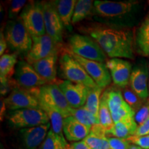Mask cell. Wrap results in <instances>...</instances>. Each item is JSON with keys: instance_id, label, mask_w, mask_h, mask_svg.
Segmentation results:
<instances>
[{"instance_id": "1", "label": "cell", "mask_w": 149, "mask_h": 149, "mask_svg": "<svg viewBox=\"0 0 149 149\" xmlns=\"http://www.w3.org/2000/svg\"><path fill=\"white\" fill-rule=\"evenodd\" d=\"M88 33L111 59H134L133 36L130 30L97 26L89 29Z\"/></svg>"}, {"instance_id": "2", "label": "cell", "mask_w": 149, "mask_h": 149, "mask_svg": "<svg viewBox=\"0 0 149 149\" xmlns=\"http://www.w3.org/2000/svg\"><path fill=\"white\" fill-rule=\"evenodd\" d=\"M30 90L36 97L39 104L47 106L62 115L64 118L71 116L72 108L67 102L64 95L57 84H47L42 86Z\"/></svg>"}, {"instance_id": "3", "label": "cell", "mask_w": 149, "mask_h": 149, "mask_svg": "<svg viewBox=\"0 0 149 149\" xmlns=\"http://www.w3.org/2000/svg\"><path fill=\"white\" fill-rule=\"evenodd\" d=\"M70 53L88 60L103 63L107 55L93 39L86 35H72L68 40Z\"/></svg>"}, {"instance_id": "4", "label": "cell", "mask_w": 149, "mask_h": 149, "mask_svg": "<svg viewBox=\"0 0 149 149\" xmlns=\"http://www.w3.org/2000/svg\"><path fill=\"white\" fill-rule=\"evenodd\" d=\"M59 65L63 76L68 81L84 85L89 88L98 86L87 73L84 68L69 52H65L61 55L59 58Z\"/></svg>"}, {"instance_id": "5", "label": "cell", "mask_w": 149, "mask_h": 149, "mask_svg": "<svg viewBox=\"0 0 149 149\" xmlns=\"http://www.w3.org/2000/svg\"><path fill=\"white\" fill-rule=\"evenodd\" d=\"M4 35L9 46L17 52L28 53L32 47V37L20 17L8 22Z\"/></svg>"}, {"instance_id": "6", "label": "cell", "mask_w": 149, "mask_h": 149, "mask_svg": "<svg viewBox=\"0 0 149 149\" xmlns=\"http://www.w3.org/2000/svg\"><path fill=\"white\" fill-rule=\"evenodd\" d=\"M9 124L15 128H27L50 123L49 117L41 109H25L12 111L7 115Z\"/></svg>"}, {"instance_id": "7", "label": "cell", "mask_w": 149, "mask_h": 149, "mask_svg": "<svg viewBox=\"0 0 149 149\" xmlns=\"http://www.w3.org/2000/svg\"><path fill=\"white\" fill-rule=\"evenodd\" d=\"M19 17L32 38L46 34L42 1H31L27 3Z\"/></svg>"}, {"instance_id": "8", "label": "cell", "mask_w": 149, "mask_h": 149, "mask_svg": "<svg viewBox=\"0 0 149 149\" xmlns=\"http://www.w3.org/2000/svg\"><path fill=\"white\" fill-rule=\"evenodd\" d=\"M32 39V47L25 57L26 61L29 64L32 65L37 61L58 53L57 46L59 44H57L48 35L46 34Z\"/></svg>"}, {"instance_id": "9", "label": "cell", "mask_w": 149, "mask_h": 149, "mask_svg": "<svg viewBox=\"0 0 149 149\" xmlns=\"http://www.w3.org/2000/svg\"><path fill=\"white\" fill-rule=\"evenodd\" d=\"M107 93L108 104L114 124L134 117L135 113L124 100L122 91L111 88L107 89Z\"/></svg>"}, {"instance_id": "10", "label": "cell", "mask_w": 149, "mask_h": 149, "mask_svg": "<svg viewBox=\"0 0 149 149\" xmlns=\"http://www.w3.org/2000/svg\"><path fill=\"white\" fill-rule=\"evenodd\" d=\"M137 5L138 2L135 1H95L94 10L99 15L104 17H117L130 13Z\"/></svg>"}, {"instance_id": "11", "label": "cell", "mask_w": 149, "mask_h": 149, "mask_svg": "<svg viewBox=\"0 0 149 149\" xmlns=\"http://www.w3.org/2000/svg\"><path fill=\"white\" fill-rule=\"evenodd\" d=\"M46 33L57 44L62 42L64 24L61 22L53 1H42Z\"/></svg>"}, {"instance_id": "12", "label": "cell", "mask_w": 149, "mask_h": 149, "mask_svg": "<svg viewBox=\"0 0 149 149\" xmlns=\"http://www.w3.org/2000/svg\"><path fill=\"white\" fill-rule=\"evenodd\" d=\"M15 80L17 85L24 89H32L47 84L36 72L32 65L20 61L17 64Z\"/></svg>"}, {"instance_id": "13", "label": "cell", "mask_w": 149, "mask_h": 149, "mask_svg": "<svg viewBox=\"0 0 149 149\" xmlns=\"http://www.w3.org/2000/svg\"><path fill=\"white\" fill-rule=\"evenodd\" d=\"M72 57L82 66L89 76L99 87L104 88L111 82V76L105 64L99 61L88 60L70 53Z\"/></svg>"}, {"instance_id": "14", "label": "cell", "mask_w": 149, "mask_h": 149, "mask_svg": "<svg viewBox=\"0 0 149 149\" xmlns=\"http://www.w3.org/2000/svg\"><path fill=\"white\" fill-rule=\"evenodd\" d=\"M4 100L7 109L12 111L25 109H40L37 98L28 89L16 87Z\"/></svg>"}, {"instance_id": "15", "label": "cell", "mask_w": 149, "mask_h": 149, "mask_svg": "<svg viewBox=\"0 0 149 149\" xmlns=\"http://www.w3.org/2000/svg\"><path fill=\"white\" fill-rule=\"evenodd\" d=\"M57 84L72 109H79L85 105L90 88L68 80L61 81Z\"/></svg>"}, {"instance_id": "16", "label": "cell", "mask_w": 149, "mask_h": 149, "mask_svg": "<svg viewBox=\"0 0 149 149\" xmlns=\"http://www.w3.org/2000/svg\"><path fill=\"white\" fill-rule=\"evenodd\" d=\"M115 85L122 89L128 86L132 72V66L129 61L120 58H112L106 62Z\"/></svg>"}, {"instance_id": "17", "label": "cell", "mask_w": 149, "mask_h": 149, "mask_svg": "<svg viewBox=\"0 0 149 149\" xmlns=\"http://www.w3.org/2000/svg\"><path fill=\"white\" fill-rule=\"evenodd\" d=\"M51 122L32 128L21 129L19 131L22 149H37L42 144L51 128Z\"/></svg>"}, {"instance_id": "18", "label": "cell", "mask_w": 149, "mask_h": 149, "mask_svg": "<svg viewBox=\"0 0 149 149\" xmlns=\"http://www.w3.org/2000/svg\"><path fill=\"white\" fill-rule=\"evenodd\" d=\"M130 87L143 101L149 98V70L144 64L134 67L130 77Z\"/></svg>"}, {"instance_id": "19", "label": "cell", "mask_w": 149, "mask_h": 149, "mask_svg": "<svg viewBox=\"0 0 149 149\" xmlns=\"http://www.w3.org/2000/svg\"><path fill=\"white\" fill-rule=\"evenodd\" d=\"M90 127L84 125L73 116H69L64 120L63 131L66 139L70 141H77L84 139L91 132Z\"/></svg>"}, {"instance_id": "20", "label": "cell", "mask_w": 149, "mask_h": 149, "mask_svg": "<svg viewBox=\"0 0 149 149\" xmlns=\"http://www.w3.org/2000/svg\"><path fill=\"white\" fill-rule=\"evenodd\" d=\"M57 59V53H55L32 64L33 68L46 84H53L55 81Z\"/></svg>"}, {"instance_id": "21", "label": "cell", "mask_w": 149, "mask_h": 149, "mask_svg": "<svg viewBox=\"0 0 149 149\" xmlns=\"http://www.w3.org/2000/svg\"><path fill=\"white\" fill-rule=\"evenodd\" d=\"M17 61V53L4 54L0 58V79L1 86L8 85V81L13 75L15 66Z\"/></svg>"}, {"instance_id": "22", "label": "cell", "mask_w": 149, "mask_h": 149, "mask_svg": "<svg viewBox=\"0 0 149 149\" xmlns=\"http://www.w3.org/2000/svg\"><path fill=\"white\" fill-rule=\"evenodd\" d=\"M137 126L138 125L134 117H130L114 124L113 128L108 133L107 135H111L113 137L127 139L135 135Z\"/></svg>"}, {"instance_id": "23", "label": "cell", "mask_w": 149, "mask_h": 149, "mask_svg": "<svg viewBox=\"0 0 149 149\" xmlns=\"http://www.w3.org/2000/svg\"><path fill=\"white\" fill-rule=\"evenodd\" d=\"M135 44L137 51L144 57L149 55V14L144 21L141 22L140 26L137 29L135 35Z\"/></svg>"}, {"instance_id": "24", "label": "cell", "mask_w": 149, "mask_h": 149, "mask_svg": "<svg viewBox=\"0 0 149 149\" xmlns=\"http://www.w3.org/2000/svg\"><path fill=\"white\" fill-rule=\"evenodd\" d=\"M77 1L75 0H56L53 1L56 10L65 27L69 29L72 24L74 7Z\"/></svg>"}, {"instance_id": "25", "label": "cell", "mask_w": 149, "mask_h": 149, "mask_svg": "<svg viewBox=\"0 0 149 149\" xmlns=\"http://www.w3.org/2000/svg\"><path fill=\"white\" fill-rule=\"evenodd\" d=\"M99 117H100V124L107 130L108 134L114 126V122L112 119L111 111H110L109 104H108L107 89L103 93L100 99Z\"/></svg>"}, {"instance_id": "26", "label": "cell", "mask_w": 149, "mask_h": 149, "mask_svg": "<svg viewBox=\"0 0 149 149\" xmlns=\"http://www.w3.org/2000/svg\"><path fill=\"white\" fill-rule=\"evenodd\" d=\"M40 107L42 109L49 117L50 122L51 124V129L56 135L59 137L64 138V134H63V125H64V120L63 117L59 112L54 110L47 106L40 104Z\"/></svg>"}, {"instance_id": "27", "label": "cell", "mask_w": 149, "mask_h": 149, "mask_svg": "<svg viewBox=\"0 0 149 149\" xmlns=\"http://www.w3.org/2000/svg\"><path fill=\"white\" fill-rule=\"evenodd\" d=\"M94 10V1L91 0H78L76 2L72 24H75L88 17Z\"/></svg>"}, {"instance_id": "28", "label": "cell", "mask_w": 149, "mask_h": 149, "mask_svg": "<svg viewBox=\"0 0 149 149\" xmlns=\"http://www.w3.org/2000/svg\"><path fill=\"white\" fill-rule=\"evenodd\" d=\"M71 116H73L76 120L84 125L90 128L93 125L100 124V117L93 115L84 106L79 109H72Z\"/></svg>"}, {"instance_id": "29", "label": "cell", "mask_w": 149, "mask_h": 149, "mask_svg": "<svg viewBox=\"0 0 149 149\" xmlns=\"http://www.w3.org/2000/svg\"><path fill=\"white\" fill-rule=\"evenodd\" d=\"M103 88L97 86L94 88H90L87 97L86 102L84 107L91 112L93 115L99 117V110H100V99Z\"/></svg>"}, {"instance_id": "30", "label": "cell", "mask_w": 149, "mask_h": 149, "mask_svg": "<svg viewBox=\"0 0 149 149\" xmlns=\"http://www.w3.org/2000/svg\"><path fill=\"white\" fill-rule=\"evenodd\" d=\"M68 146V144L65 138L57 135L51 129L42 143L40 149H66Z\"/></svg>"}, {"instance_id": "31", "label": "cell", "mask_w": 149, "mask_h": 149, "mask_svg": "<svg viewBox=\"0 0 149 149\" xmlns=\"http://www.w3.org/2000/svg\"><path fill=\"white\" fill-rule=\"evenodd\" d=\"M122 92L124 100L135 113L144 105L143 102L144 101H143L130 86H127L126 88L122 89Z\"/></svg>"}, {"instance_id": "32", "label": "cell", "mask_w": 149, "mask_h": 149, "mask_svg": "<svg viewBox=\"0 0 149 149\" xmlns=\"http://www.w3.org/2000/svg\"><path fill=\"white\" fill-rule=\"evenodd\" d=\"M26 4V1L25 0H13L11 1L8 11L9 18L10 19H16L18 14Z\"/></svg>"}, {"instance_id": "33", "label": "cell", "mask_w": 149, "mask_h": 149, "mask_svg": "<svg viewBox=\"0 0 149 149\" xmlns=\"http://www.w3.org/2000/svg\"><path fill=\"white\" fill-rule=\"evenodd\" d=\"M149 117V105L148 104L146 103L139 109L138 111H136L135 113V119L136 123L137 125H141L143 124L145 121Z\"/></svg>"}, {"instance_id": "34", "label": "cell", "mask_w": 149, "mask_h": 149, "mask_svg": "<svg viewBox=\"0 0 149 149\" xmlns=\"http://www.w3.org/2000/svg\"><path fill=\"white\" fill-rule=\"evenodd\" d=\"M130 144H133L143 149H149V135L144 136H131L127 139Z\"/></svg>"}, {"instance_id": "35", "label": "cell", "mask_w": 149, "mask_h": 149, "mask_svg": "<svg viewBox=\"0 0 149 149\" xmlns=\"http://www.w3.org/2000/svg\"><path fill=\"white\" fill-rule=\"evenodd\" d=\"M107 139L113 149H128L130 144L129 141L125 139L107 137Z\"/></svg>"}, {"instance_id": "36", "label": "cell", "mask_w": 149, "mask_h": 149, "mask_svg": "<svg viewBox=\"0 0 149 149\" xmlns=\"http://www.w3.org/2000/svg\"><path fill=\"white\" fill-rule=\"evenodd\" d=\"M149 135V117L141 125L137 126L135 136H144Z\"/></svg>"}, {"instance_id": "37", "label": "cell", "mask_w": 149, "mask_h": 149, "mask_svg": "<svg viewBox=\"0 0 149 149\" xmlns=\"http://www.w3.org/2000/svg\"><path fill=\"white\" fill-rule=\"evenodd\" d=\"M66 149H91L86 143L82 141L73 142L71 144H68Z\"/></svg>"}, {"instance_id": "38", "label": "cell", "mask_w": 149, "mask_h": 149, "mask_svg": "<svg viewBox=\"0 0 149 149\" xmlns=\"http://www.w3.org/2000/svg\"><path fill=\"white\" fill-rule=\"evenodd\" d=\"M7 41L6 40L4 34L2 32L0 33V55H4V52L7 48Z\"/></svg>"}, {"instance_id": "39", "label": "cell", "mask_w": 149, "mask_h": 149, "mask_svg": "<svg viewBox=\"0 0 149 149\" xmlns=\"http://www.w3.org/2000/svg\"><path fill=\"white\" fill-rule=\"evenodd\" d=\"M6 104H5V102H4V100H2V99L1 100V112H0V113H1V120H2L3 117H4V115L6 113Z\"/></svg>"}, {"instance_id": "40", "label": "cell", "mask_w": 149, "mask_h": 149, "mask_svg": "<svg viewBox=\"0 0 149 149\" xmlns=\"http://www.w3.org/2000/svg\"><path fill=\"white\" fill-rule=\"evenodd\" d=\"M128 149H143V148H141V147L137 146V145H135V144H130Z\"/></svg>"}, {"instance_id": "41", "label": "cell", "mask_w": 149, "mask_h": 149, "mask_svg": "<svg viewBox=\"0 0 149 149\" xmlns=\"http://www.w3.org/2000/svg\"><path fill=\"white\" fill-rule=\"evenodd\" d=\"M147 103H148V105H149V98L148 99V100H147Z\"/></svg>"}, {"instance_id": "42", "label": "cell", "mask_w": 149, "mask_h": 149, "mask_svg": "<svg viewBox=\"0 0 149 149\" xmlns=\"http://www.w3.org/2000/svg\"><path fill=\"white\" fill-rule=\"evenodd\" d=\"M148 70H149V66H148Z\"/></svg>"}, {"instance_id": "43", "label": "cell", "mask_w": 149, "mask_h": 149, "mask_svg": "<svg viewBox=\"0 0 149 149\" xmlns=\"http://www.w3.org/2000/svg\"><path fill=\"white\" fill-rule=\"evenodd\" d=\"M148 3H149V1H148Z\"/></svg>"}, {"instance_id": "44", "label": "cell", "mask_w": 149, "mask_h": 149, "mask_svg": "<svg viewBox=\"0 0 149 149\" xmlns=\"http://www.w3.org/2000/svg\"><path fill=\"white\" fill-rule=\"evenodd\" d=\"M148 57H149V55H148Z\"/></svg>"}]
</instances>
